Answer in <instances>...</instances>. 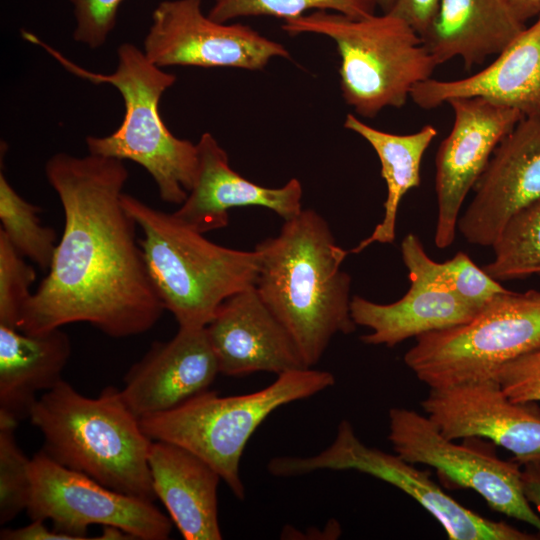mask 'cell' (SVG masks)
Wrapping results in <instances>:
<instances>
[{
  "mask_svg": "<svg viewBox=\"0 0 540 540\" xmlns=\"http://www.w3.org/2000/svg\"><path fill=\"white\" fill-rule=\"evenodd\" d=\"M64 228L47 275L18 329L36 334L86 322L112 338L149 331L165 308L149 274L135 220L122 203L129 172L119 159L59 152L45 164Z\"/></svg>",
  "mask_w": 540,
  "mask_h": 540,
  "instance_id": "1",
  "label": "cell"
},
{
  "mask_svg": "<svg viewBox=\"0 0 540 540\" xmlns=\"http://www.w3.org/2000/svg\"><path fill=\"white\" fill-rule=\"evenodd\" d=\"M255 288L296 344L307 367L315 366L337 334H351V277L341 269L348 255L325 218L303 209L279 233L258 243Z\"/></svg>",
  "mask_w": 540,
  "mask_h": 540,
  "instance_id": "2",
  "label": "cell"
},
{
  "mask_svg": "<svg viewBox=\"0 0 540 540\" xmlns=\"http://www.w3.org/2000/svg\"><path fill=\"white\" fill-rule=\"evenodd\" d=\"M29 419L55 462L120 493L157 499L148 463L152 440L118 388L89 398L61 380L37 399Z\"/></svg>",
  "mask_w": 540,
  "mask_h": 540,
  "instance_id": "3",
  "label": "cell"
},
{
  "mask_svg": "<svg viewBox=\"0 0 540 540\" xmlns=\"http://www.w3.org/2000/svg\"><path fill=\"white\" fill-rule=\"evenodd\" d=\"M22 36L43 48L75 76L118 90L124 103L123 120L106 136H88V152L137 163L151 175L162 201L182 204L196 178L197 144L176 137L159 110L161 98L174 85L176 75L151 62L132 43L118 47L116 68L105 74L77 65L28 31H23Z\"/></svg>",
  "mask_w": 540,
  "mask_h": 540,
  "instance_id": "4",
  "label": "cell"
},
{
  "mask_svg": "<svg viewBox=\"0 0 540 540\" xmlns=\"http://www.w3.org/2000/svg\"><path fill=\"white\" fill-rule=\"evenodd\" d=\"M125 210L142 231L145 262L165 310L179 327L202 328L218 307L235 293L255 286L259 255L221 246L127 193Z\"/></svg>",
  "mask_w": 540,
  "mask_h": 540,
  "instance_id": "5",
  "label": "cell"
},
{
  "mask_svg": "<svg viewBox=\"0 0 540 540\" xmlns=\"http://www.w3.org/2000/svg\"><path fill=\"white\" fill-rule=\"evenodd\" d=\"M281 28L290 36L317 34L334 41L342 97L365 118L386 107H403L413 88L430 79L437 66L421 36L389 12L353 18L313 11L283 21Z\"/></svg>",
  "mask_w": 540,
  "mask_h": 540,
  "instance_id": "6",
  "label": "cell"
},
{
  "mask_svg": "<svg viewBox=\"0 0 540 540\" xmlns=\"http://www.w3.org/2000/svg\"><path fill=\"white\" fill-rule=\"evenodd\" d=\"M335 384L332 373L314 368L277 376L249 394L219 396L206 390L181 405L140 419L151 440L179 445L207 462L237 499L245 498L240 460L250 437L276 409L311 397Z\"/></svg>",
  "mask_w": 540,
  "mask_h": 540,
  "instance_id": "7",
  "label": "cell"
},
{
  "mask_svg": "<svg viewBox=\"0 0 540 540\" xmlns=\"http://www.w3.org/2000/svg\"><path fill=\"white\" fill-rule=\"evenodd\" d=\"M539 346L540 291L506 289L470 321L418 336L404 362L429 387H442L493 377Z\"/></svg>",
  "mask_w": 540,
  "mask_h": 540,
  "instance_id": "8",
  "label": "cell"
},
{
  "mask_svg": "<svg viewBox=\"0 0 540 540\" xmlns=\"http://www.w3.org/2000/svg\"><path fill=\"white\" fill-rule=\"evenodd\" d=\"M275 476L304 475L319 470H354L387 482L412 497L443 527L450 540H535L504 521L485 518L445 493L430 477L397 454L365 445L352 424L342 420L330 446L308 457H275L268 463Z\"/></svg>",
  "mask_w": 540,
  "mask_h": 540,
  "instance_id": "9",
  "label": "cell"
},
{
  "mask_svg": "<svg viewBox=\"0 0 540 540\" xmlns=\"http://www.w3.org/2000/svg\"><path fill=\"white\" fill-rule=\"evenodd\" d=\"M31 493L27 515L51 520L53 529L74 540L87 537L93 524L117 527L133 539L166 540L172 521L154 502L112 490L38 451L30 463Z\"/></svg>",
  "mask_w": 540,
  "mask_h": 540,
  "instance_id": "10",
  "label": "cell"
},
{
  "mask_svg": "<svg viewBox=\"0 0 540 540\" xmlns=\"http://www.w3.org/2000/svg\"><path fill=\"white\" fill-rule=\"evenodd\" d=\"M388 418V440L395 454L411 464L435 468L451 484L474 490L491 509L531 525L540 534V516L523 494L519 463L454 443L414 410L394 407Z\"/></svg>",
  "mask_w": 540,
  "mask_h": 540,
  "instance_id": "11",
  "label": "cell"
},
{
  "mask_svg": "<svg viewBox=\"0 0 540 540\" xmlns=\"http://www.w3.org/2000/svg\"><path fill=\"white\" fill-rule=\"evenodd\" d=\"M147 58L161 68L194 66L262 70L289 51L252 27L219 22L202 11L201 0H165L152 13L144 39Z\"/></svg>",
  "mask_w": 540,
  "mask_h": 540,
  "instance_id": "12",
  "label": "cell"
},
{
  "mask_svg": "<svg viewBox=\"0 0 540 540\" xmlns=\"http://www.w3.org/2000/svg\"><path fill=\"white\" fill-rule=\"evenodd\" d=\"M454 113L449 135L436 154L437 221L434 242L445 249L455 240L462 204L499 143L524 114L482 97L447 102Z\"/></svg>",
  "mask_w": 540,
  "mask_h": 540,
  "instance_id": "13",
  "label": "cell"
},
{
  "mask_svg": "<svg viewBox=\"0 0 540 540\" xmlns=\"http://www.w3.org/2000/svg\"><path fill=\"white\" fill-rule=\"evenodd\" d=\"M421 406L447 439L485 438L519 464L540 458L539 406L511 400L494 377L430 387Z\"/></svg>",
  "mask_w": 540,
  "mask_h": 540,
  "instance_id": "14",
  "label": "cell"
},
{
  "mask_svg": "<svg viewBox=\"0 0 540 540\" xmlns=\"http://www.w3.org/2000/svg\"><path fill=\"white\" fill-rule=\"evenodd\" d=\"M473 189L457 229L467 242L492 247L507 221L540 199V114L524 116L505 136Z\"/></svg>",
  "mask_w": 540,
  "mask_h": 540,
  "instance_id": "15",
  "label": "cell"
},
{
  "mask_svg": "<svg viewBox=\"0 0 540 540\" xmlns=\"http://www.w3.org/2000/svg\"><path fill=\"white\" fill-rule=\"evenodd\" d=\"M205 330L223 375L241 377L264 371L278 376L310 368L255 286L227 298Z\"/></svg>",
  "mask_w": 540,
  "mask_h": 540,
  "instance_id": "16",
  "label": "cell"
},
{
  "mask_svg": "<svg viewBox=\"0 0 540 540\" xmlns=\"http://www.w3.org/2000/svg\"><path fill=\"white\" fill-rule=\"evenodd\" d=\"M219 365L205 327H179L168 341H155L125 374L122 397L139 418L171 410L208 390Z\"/></svg>",
  "mask_w": 540,
  "mask_h": 540,
  "instance_id": "17",
  "label": "cell"
},
{
  "mask_svg": "<svg viewBox=\"0 0 540 540\" xmlns=\"http://www.w3.org/2000/svg\"><path fill=\"white\" fill-rule=\"evenodd\" d=\"M196 144L198 168L194 184L173 212L185 225L205 234L225 228L233 208L264 207L284 221L303 210V188L298 179L292 178L278 188L258 185L232 169L227 152L211 133L204 132Z\"/></svg>",
  "mask_w": 540,
  "mask_h": 540,
  "instance_id": "18",
  "label": "cell"
},
{
  "mask_svg": "<svg viewBox=\"0 0 540 540\" xmlns=\"http://www.w3.org/2000/svg\"><path fill=\"white\" fill-rule=\"evenodd\" d=\"M458 97H482L524 116L540 114V14L486 68L452 81L430 78L417 84L410 95L426 110Z\"/></svg>",
  "mask_w": 540,
  "mask_h": 540,
  "instance_id": "19",
  "label": "cell"
},
{
  "mask_svg": "<svg viewBox=\"0 0 540 540\" xmlns=\"http://www.w3.org/2000/svg\"><path fill=\"white\" fill-rule=\"evenodd\" d=\"M148 463L155 495L185 540H220L217 488L207 462L174 443L152 440Z\"/></svg>",
  "mask_w": 540,
  "mask_h": 540,
  "instance_id": "20",
  "label": "cell"
},
{
  "mask_svg": "<svg viewBox=\"0 0 540 540\" xmlns=\"http://www.w3.org/2000/svg\"><path fill=\"white\" fill-rule=\"evenodd\" d=\"M524 28L506 0H441L421 38L437 65L460 57L470 69L500 54Z\"/></svg>",
  "mask_w": 540,
  "mask_h": 540,
  "instance_id": "21",
  "label": "cell"
},
{
  "mask_svg": "<svg viewBox=\"0 0 540 540\" xmlns=\"http://www.w3.org/2000/svg\"><path fill=\"white\" fill-rule=\"evenodd\" d=\"M70 355V337L60 328L29 334L0 325V418H29L36 394L63 380Z\"/></svg>",
  "mask_w": 540,
  "mask_h": 540,
  "instance_id": "22",
  "label": "cell"
},
{
  "mask_svg": "<svg viewBox=\"0 0 540 540\" xmlns=\"http://www.w3.org/2000/svg\"><path fill=\"white\" fill-rule=\"evenodd\" d=\"M406 294L389 304H379L355 295L350 310L355 324L367 327L362 335L367 345L393 347L406 339L454 327L470 321L480 310L450 292L410 278Z\"/></svg>",
  "mask_w": 540,
  "mask_h": 540,
  "instance_id": "23",
  "label": "cell"
},
{
  "mask_svg": "<svg viewBox=\"0 0 540 540\" xmlns=\"http://www.w3.org/2000/svg\"><path fill=\"white\" fill-rule=\"evenodd\" d=\"M344 127L361 136L374 149L387 186L383 218L372 233L350 251L358 254L373 243L394 242L401 200L409 190L420 185L422 159L437 136V129L428 124L415 133L393 134L369 126L353 114H347Z\"/></svg>",
  "mask_w": 540,
  "mask_h": 540,
  "instance_id": "24",
  "label": "cell"
},
{
  "mask_svg": "<svg viewBox=\"0 0 540 540\" xmlns=\"http://www.w3.org/2000/svg\"><path fill=\"white\" fill-rule=\"evenodd\" d=\"M401 254L410 278L450 292L479 309L506 290L464 252H458L444 262L432 260L415 234L409 233L404 237Z\"/></svg>",
  "mask_w": 540,
  "mask_h": 540,
  "instance_id": "25",
  "label": "cell"
},
{
  "mask_svg": "<svg viewBox=\"0 0 540 540\" xmlns=\"http://www.w3.org/2000/svg\"><path fill=\"white\" fill-rule=\"evenodd\" d=\"M484 270L497 281L540 275V199L514 214L492 245Z\"/></svg>",
  "mask_w": 540,
  "mask_h": 540,
  "instance_id": "26",
  "label": "cell"
},
{
  "mask_svg": "<svg viewBox=\"0 0 540 540\" xmlns=\"http://www.w3.org/2000/svg\"><path fill=\"white\" fill-rule=\"evenodd\" d=\"M41 208L26 201L0 173V230L14 248L40 269L48 271L57 247L53 228L41 224Z\"/></svg>",
  "mask_w": 540,
  "mask_h": 540,
  "instance_id": "27",
  "label": "cell"
},
{
  "mask_svg": "<svg viewBox=\"0 0 540 540\" xmlns=\"http://www.w3.org/2000/svg\"><path fill=\"white\" fill-rule=\"evenodd\" d=\"M378 6V0H214L208 16L219 22L250 16L285 21L313 11H330L361 18L375 14Z\"/></svg>",
  "mask_w": 540,
  "mask_h": 540,
  "instance_id": "28",
  "label": "cell"
},
{
  "mask_svg": "<svg viewBox=\"0 0 540 540\" xmlns=\"http://www.w3.org/2000/svg\"><path fill=\"white\" fill-rule=\"evenodd\" d=\"M17 423L0 418V524L26 510L31 493L29 459L15 439Z\"/></svg>",
  "mask_w": 540,
  "mask_h": 540,
  "instance_id": "29",
  "label": "cell"
},
{
  "mask_svg": "<svg viewBox=\"0 0 540 540\" xmlns=\"http://www.w3.org/2000/svg\"><path fill=\"white\" fill-rule=\"evenodd\" d=\"M36 272L0 230V325L18 329Z\"/></svg>",
  "mask_w": 540,
  "mask_h": 540,
  "instance_id": "30",
  "label": "cell"
},
{
  "mask_svg": "<svg viewBox=\"0 0 540 540\" xmlns=\"http://www.w3.org/2000/svg\"><path fill=\"white\" fill-rule=\"evenodd\" d=\"M73 7V39L91 49L105 44L117 21L123 0H69Z\"/></svg>",
  "mask_w": 540,
  "mask_h": 540,
  "instance_id": "31",
  "label": "cell"
},
{
  "mask_svg": "<svg viewBox=\"0 0 540 540\" xmlns=\"http://www.w3.org/2000/svg\"><path fill=\"white\" fill-rule=\"evenodd\" d=\"M493 377L511 400L540 401V346L505 363Z\"/></svg>",
  "mask_w": 540,
  "mask_h": 540,
  "instance_id": "32",
  "label": "cell"
},
{
  "mask_svg": "<svg viewBox=\"0 0 540 540\" xmlns=\"http://www.w3.org/2000/svg\"><path fill=\"white\" fill-rule=\"evenodd\" d=\"M441 0H394L392 15L408 23L421 37L432 24Z\"/></svg>",
  "mask_w": 540,
  "mask_h": 540,
  "instance_id": "33",
  "label": "cell"
},
{
  "mask_svg": "<svg viewBox=\"0 0 540 540\" xmlns=\"http://www.w3.org/2000/svg\"><path fill=\"white\" fill-rule=\"evenodd\" d=\"M1 540H74L71 536L56 530H49L44 520H31L23 527L16 529H2Z\"/></svg>",
  "mask_w": 540,
  "mask_h": 540,
  "instance_id": "34",
  "label": "cell"
},
{
  "mask_svg": "<svg viewBox=\"0 0 540 540\" xmlns=\"http://www.w3.org/2000/svg\"><path fill=\"white\" fill-rule=\"evenodd\" d=\"M520 466L523 494L540 516V458L524 462Z\"/></svg>",
  "mask_w": 540,
  "mask_h": 540,
  "instance_id": "35",
  "label": "cell"
},
{
  "mask_svg": "<svg viewBox=\"0 0 540 540\" xmlns=\"http://www.w3.org/2000/svg\"><path fill=\"white\" fill-rule=\"evenodd\" d=\"M506 2L522 23L540 14V0H506Z\"/></svg>",
  "mask_w": 540,
  "mask_h": 540,
  "instance_id": "36",
  "label": "cell"
},
{
  "mask_svg": "<svg viewBox=\"0 0 540 540\" xmlns=\"http://www.w3.org/2000/svg\"><path fill=\"white\" fill-rule=\"evenodd\" d=\"M394 0H378L379 7L382 8L383 12H388L392 5Z\"/></svg>",
  "mask_w": 540,
  "mask_h": 540,
  "instance_id": "37",
  "label": "cell"
}]
</instances>
